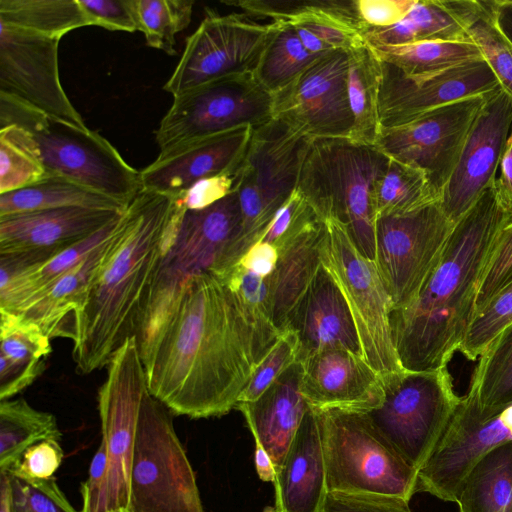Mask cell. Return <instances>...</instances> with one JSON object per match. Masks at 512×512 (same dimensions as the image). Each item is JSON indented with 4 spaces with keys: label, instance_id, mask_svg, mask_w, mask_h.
I'll return each mask as SVG.
<instances>
[{
    "label": "cell",
    "instance_id": "6da1fadb",
    "mask_svg": "<svg viewBox=\"0 0 512 512\" xmlns=\"http://www.w3.org/2000/svg\"><path fill=\"white\" fill-rule=\"evenodd\" d=\"M140 355L151 395L173 415L193 419L236 408L255 370L249 332L212 273L184 283Z\"/></svg>",
    "mask_w": 512,
    "mask_h": 512
},
{
    "label": "cell",
    "instance_id": "7a4b0ae2",
    "mask_svg": "<svg viewBox=\"0 0 512 512\" xmlns=\"http://www.w3.org/2000/svg\"><path fill=\"white\" fill-rule=\"evenodd\" d=\"M182 209L176 197L142 189L122 214L74 320L79 373L107 366L128 338L137 337Z\"/></svg>",
    "mask_w": 512,
    "mask_h": 512
},
{
    "label": "cell",
    "instance_id": "3957f363",
    "mask_svg": "<svg viewBox=\"0 0 512 512\" xmlns=\"http://www.w3.org/2000/svg\"><path fill=\"white\" fill-rule=\"evenodd\" d=\"M511 216L500 206L494 185L488 188L455 224L414 302L391 311L392 340L405 370L447 367L459 350L474 317L479 284L495 238Z\"/></svg>",
    "mask_w": 512,
    "mask_h": 512
},
{
    "label": "cell",
    "instance_id": "277c9868",
    "mask_svg": "<svg viewBox=\"0 0 512 512\" xmlns=\"http://www.w3.org/2000/svg\"><path fill=\"white\" fill-rule=\"evenodd\" d=\"M390 158L375 145L350 138H314L306 148L297 189L323 221L347 229L359 251L376 256L373 189Z\"/></svg>",
    "mask_w": 512,
    "mask_h": 512
},
{
    "label": "cell",
    "instance_id": "5b68a950",
    "mask_svg": "<svg viewBox=\"0 0 512 512\" xmlns=\"http://www.w3.org/2000/svg\"><path fill=\"white\" fill-rule=\"evenodd\" d=\"M21 129L48 175L59 176L125 206L142 190L140 172L98 132L54 118L0 92V128Z\"/></svg>",
    "mask_w": 512,
    "mask_h": 512
},
{
    "label": "cell",
    "instance_id": "8992f818",
    "mask_svg": "<svg viewBox=\"0 0 512 512\" xmlns=\"http://www.w3.org/2000/svg\"><path fill=\"white\" fill-rule=\"evenodd\" d=\"M328 492L377 494L410 501L418 472L376 429L365 412L316 409Z\"/></svg>",
    "mask_w": 512,
    "mask_h": 512
},
{
    "label": "cell",
    "instance_id": "52a82bcc",
    "mask_svg": "<svg viewBox=\"0 0 512 512\" xmlns=\"http://www.w3.org/2000/svg\"><path fill=\"white\" fill-rule=\"evenodd\" d=\"M241 225L235 189L203 209L191 210L183 206L175 237L162 258L136 337L139 351L153 338L188 279L221 272Z\"/></svg>",
    "mask_w": 512,
    "mask_h": 512
},
{
    "label": "cell",
    "instance_id": "ba28073f",
    "mask_svg": "<svg viewBox=\"0 0 512 512\" xmlns=\"http://www.w3.org/2000/svg\"><path fill=\"white\" fill-rule=\"evenodd\" d=\"M309 140L273 118L253 128L235 185L241 231L227 254L224 273L259 240L276 211L297 188Z\"/></svg>",
    "mask_w": 512,
    "mask_h": 512
},
{
    "label": "cell",
    "instance_id": "9c48e42d",
    "mask_svg": "<svg viewBox=\"0 0 512 512\" xmlns=\"http://www.w3.org/2000/svg\"><path fill=\"white\" fill-rule=\"evenodd\" d=\"M383 376L382 404L365 412L372 424L417 472L444 434L461 397L447 367Z\"/></svg>",
    "mask_w": 512,
    "mask_h": 512
},
{
    "label": "cell",
    "instance_id": "30bf717a",
    "mask_svg": "<svg viewBox=\"0 0 512 512\" xmlns=\"http://www.w3.org/2000/svg\"><path fill=\"white\" fill-rule=\"evenodd\" d=\"M172 416L148 389L136 427L128 504L131 512H204L195 473Z\"/></svg>",
    "mask_w": 512,
    "mask_h": 512
},
{
    "label": "cell",
    "instance_id": "8fae6325",
    "mask_svg": "<svg viewBox=\"0 0 512 512\" xmlns=\"http://www.w3.org/2000/svg\"><path fill=\"white\" fill-rule=\"evenodd\" d=\"M324 222L321 262L348 303L365 360L381 375L404 370L391 335L393 303L376 262L359 251L345 226L334 220Z\"/></svg>",
    "mask_w": 512,
    "mask_h": 512
},
{
    "label": "cell",
    "instance_id": "7c38bea8",
    "mask_svg": "<svg viewBox=\"0 0 512 512\" xmlns=\"http://www.w3.org/2000/svg\"><path fill=\"white\" fill-rule=\"evenodd\" d=\"M272 119V94L255 76L224 77L174 97L155 133L159 154L242 126Z\"/></svg>",
    "mask_w": 512,
    "mask_h": 512
},
{
    "label": "cell",
    "instance_id": "4fadbf2b",
    "mask_svg": "<svg viewBox=\"0 0 512 512\" xmlns=\"http://www.w3.org/2000/svg\"><path fill=\"white\" fill-rule=\"evenodd\" d=\"M107 366L98 391V411L108 466L95 512L128 507L137 420L148 391L135 336L125 341Z\"/></svg>",
    "mask_w": 512,
    "mask_h": 512
},
{
    "label": "cell",
    "instance_id": "5bb4252c",
    "mask_svg": "<svg viewBox=\"0 0 512 512\" xmlns=\"http://www.w3.org/2000/svg\"><path fill=\"white\" fill-rule=\"evenodd\" d=\"M279 25L245 13L208 12L186 39L182 56L163 89L173 97L209 82L255 73Z\"/></svg>",
    "mask_w": 512,
    "mask_h": 512
},
{
    "label": "cell",
    "instance_id": "9a60e30c",
    "mask_svg": "<svg viewBox=\"0 0 512 512\" xmlns=\"http://www.w3.org/2000/svg\"><path fill=\"white\" fill-rule=\"evenodd\" d=\"M454 226L439 201L410 213L377 218L375 262L393 310L405 308L417 298Z\"/></svg>",
    "mask_w": 512,
    "mask_h": 512
},
{
    "label": "cell",
    "instance_id": "2e32d148",
    "mask_svg": "<svg viewBox=\"0 0 512 512\" xmlns=\"http://www.w3.org/2000/svg\"><path fill=\"white\" fill-rule=\"evenodd\" d=\"M512 442V402L481 409L474 394L461 397L444 434L418 471L416 493L457 502L463 483L475 464L491 450Z\"/></svg>",
    "mask_w": 512,
    "mask_h": 512
},
{
    "label": "cell",
    "instance_id": "e0dca14e",
    "mask_svg": "<svg viewBox=\"0 0 512 512\" xmlns=\"http://www.w3.org/2000/svg\"><path fill=\"white\" fill-rule=\"evenodd\" d=\"M490 93L445 104L403 125L381 127L375 146L388 157L424 171L440 200L471 125Z\"/></svg>",
    "mask_w": 512,
    "mask_h": 512
},
{
    "label": "cell",
    "instance_id": "ac0fdd59",
    "mask_svg": "<svg viewBox=\"0 0 512 512\" xmlns=\"http://www.w3.org/2000/svg\"><path fill=\"white\" fill-rule=\"evenodd\" d=\"M348 54L321 55L272 94V118L306 137L349 138L353 118L347 93Z\"/></svg>",
    "mask_w": 512,
    "mask_h": 512
},
{
    "label": "cell",
    "instance_id": "d6986e66",
    "mask_svg": "<svg viewBox=\"0 0 512 512\" xmlns=\"http://www.w3.org/2000/svg\"><path fill=\"white\" fill-rule=\"evenodd\" d=\"M60 39L0 22V92L87 129L60 82Z\"/></svg>",
    "mask_w": 512,
    "mask_h": 512
},
{
    "label": "cell",
    "instance_id": "ffe728a7",
    "mask_svg": "<svg viewBox=\"0 0 512 512\" xmlns=\"http://www.w3.org/2000/svg\"><path fill=\"white\" fill-rule=\"evenodd\" d=\"M512 130V96L501 86L492 91L477 113L458 161L441 196L440 206L456 224L496 180Z\"/></svg>",
    "mask_w": 512,
    "mask_h": 512
},
{
    "label": "cell",
    "instance_id": "44dd1931",
    "mask_svg": "<svg viewBox=\"0 0 512 512\" xmlns=\"http://www.w3.org/2000/svg\"><path fill=\"white\" fill-rule=\"evenodd\" d=\"M380 65L379 116L381 126L386 128L409 123L445 104L485 95L501 86L483 58L428 75H408L381 60Z\"/></svg>",
    "mask_w": 512,
    "mask_h": 512
},
{
    "label": "cell",
    "instance_id": "7402d4cb",
    "mask_svg": "<svg viewBox=\"0 0 512 512\" xmlns=\"http://www.w3.org/2000/svg\"><path fill=\"white\" fill-rule=\"evenodd\" d=\"M252 131L246 125L158 154L140 171L142 189L177 197L203 179L238 172Z\"/></svg>",
    "mask_w": 512,
    "mask_h": 512
},
{
    "label": "cell",
    "instance_id": "603a6c76",
    "mask_svg": "<svg viewBox=\"0 0 512 512\" xmlns=\"http://www.w3.org/2000/svg\"><path fill=\"white\" fill-rule=\"evenodd\" d=\"M122 213L71 207L0 217V254H19L30 266L41 263Z\"/></svg>",
    "mask_w": 512,
    "mask_h": 512
},
{
    "label": "cell",
    "instance_id": "cb8c5ba5",
    "mask_svg": "<svg viewBox=\"0 0 512 512\" xmlns=\"http://www.w3.org/2000/svg\"><path fill=\"white\" fill-rule=\"evenodd\" d=\"M301 391L310 407L368 412L384 400L383 376L365 358L330 348L303 361Z\"/></svg>",
    "mask_w": 512,
    "mask_h": 512
},
{
    "label": "cell",
    "instance_id": "d4e9b609",
    "mask_svg": "<svg viewBox=\"0 0 512 512\" xmlns=\"http://www.w3.org/2000/svg\"><path fill=\"white\" fill-rule=\"evenodd\" d=\"M285 330L296 335L297 361L330 348L345 349L364 358L348 303L338 283L322 263L289 313Z\"/></svg>",
    "mask_w": 512,
    "mask_h": 512
},
{
    "label": "cell",
    "instance_id": "484cf974",
    "mask_svg": "<svg viewBox=\"0 0 512 512\" xmlns=\"http://www.w3.org/2000/svg\"><path fill=\"white\" fill-rule=\"evenodd\" d=\"M275 512H321L327 491L319 415L309 407L275 473Z\"/></svg>",
    "mask_w": 512,
    "mask_h": 512
},
{
    "label": "cell",
    "instance_id": "4316f807",
    "mask_svg": "<svg viewBox=\"0 0 512 512\" xmlns=\"http://www.w3.org/2000/svg\"><path fill=\"white\" fill-rule=\"evenodd\" d=\"M302 375V363L296 361L259 398L236 405L255 444L261 445L270 456L275 473L310 407L301 391Z\"/></svg>",
    "mask_w": 512,
    "mask_h": 512
},
{
    "label": "cell",
    "instance_id": "83f0119b",
    "mask_svg": "<svg viewBox=\"0 0 512 512\" xmlns=\"http://www.w3.org/2000/svg\"><path fill=\"white\" fill-rule=\"evenodd\" d=\"M325 222L318 215L290 238L276 246L279 257L267 277L273 321L282 333L287 317L303 295L321 265Z\"/></svg>",
    "mask_w": 512,
    "mask_h": 512
},
{
    "label": "cell",
    "instance_id": "f1b7e54d",
    "mask_svg": "<svg viewBox=\"0 0 512 512\" xmlns=\"http://www.w3.org/2000/svg\"><path fill=\"white\" fill-rule=\"evenodd\" d=\"M480 9L479 0H416L400 22L386 28H368L364 38L370 45L471 41L467 31Z\"/></svg>",
    "mask_w": 512,
    "mask_h": 512
},
{
    "label": "cell",
    "instance_id": "f546056e",
    "mask_svg": "<svg viewBox=\"0 0 512 512\" xmlns=\"http://www.w3.org/2000/svg\"><path fill=\"white\" fill-rule=\"evenodd\" d=\"M112 237L53 284L11 313L36 324L50 339H72L75 317L86 301L94 273Z\"/></svg>",
    "mask_w": 512,
    "mask_h": 512
},
{
    "label": "cell",
    "instance_id": "4dcf8cb0",
    "mask_svg": "<svg viewBox=\"0 0 512 512\" xmlns=\"http://www.w3.org/2000/svg\"><path fill=\"white\" fill-rule=\"evenodd\" d=\"M122 214L93 235L65 248L46 261L20 270L8 281L0 284V310L15 312L25 302L82 262L114 235L120 225Z\"/></svg>",
    "mask_w": 512,
    "mask_h": 512
},
{
    "label": "cell",
    "instance_id": "1f68e13d",
    "mask_svg": "<svg viewBox=\"0 0 512 512\" xmlns=\"http://www.w3.org/2000/svg\"><path fill=\"white\" fill-rule=\"evenodd\" d=\"M223 3L239 7L255 19H268L280 26L330 25L363 36L367 29L359 18L355 0H239Z\"/></svg>",
    "mask_w": 512,
    "mask_h": 512
},
{
    "label": "cell",
    "instance_id": "d6a6232c",
    "mask_svg": "<svg viewBox=\"0 0 512 512\" xmlns=\"http://www.w3.org/2000/svg\"><path fill=\"white\" fill-rule=\"evenodd\" d=\"M218 278L229 290L249 332L256 369L282 335L273 321L267 279L247 271L239 264Z\"/></svg>",
    "mask_w": 512,
    "mask_h": 512
},
{
    "label": "cell",
    "instance_id": "836d02e7",
    "mask_svg": "<svg viewBox=\"0 0 512 512\" xmlns=\"http://www.w3.org/2000/svg\"><path fill=\"white\" fill-rule=\"evenodd\" d=\"M347 54V93L353 118L349 138L375 145L382 127L379 116L380 60L366 41Z\"/></svg>",
    "mask_w": 512,
    "mask_h": 512
},
{
    "label": "cell",
    "instance_id": "e575fe53",
    "mask_svg": "<svg viewBox=\"0 0 512 512\" xmlns=\"http://www.w3.org/2000/svg\"><path fill=\"white\" fill-rule=\"evenodd\" d=\"M124 212L127 206L68 179L48 175L22 189L0 194V217L59 208Z\"/></svg>",
    "mask_w": 512,
    "mask_h": 512
},
{
    "label": "cell",
    "instance_id": "d590c367",
    "mask_svg": "<svg viewBox=\"0 0 512 512\" xmlns=\"http://www.w3.org/2000/svg\"><path fill=\"white\" fill-rule=\"evenodd\" d=\"M459 512H512V442L485 454L466 477Z\"/></svg>",
    "mask_w": 512,
    "mask_h": 512
},
{
    "label": "cell",
    "instance_id": "8d00e7d4",
    "mask_svg": "<svg viewBox=\"0 0 512 512\" xmlns=\"http://www.w3.org/2000/svg\"><path fill=\"white\" fill-rule=\"evenodd\" d=\"M61 438L53 414L33 408L22 398L0 402V471H7L32 444Z\"/></svg>",
    "mask_w": 512,
    "mask_h": 512
},
{
    "label": "cell",
    "instance_id": "74e56055",
    "mask_svg": "<svg viewBox=\"0 0 512 512\" xmlns=\"http://www.w3.org/2000/svg\"><path fill=\"white\" fill-rule=\"evenodd\" d=\"M368 44V43H367ZM375 55L408 75H428L483 58L472 41L370 45Z\"/></svg>",
    "mask_w": 512,
    "mask_h": 512
},
{
    "label": "cell",
    "instance_id": "f35d334b",
    "mask_svg": "<svg viewBox=\"0 0 512 512\" xmlns=\"http://www.w3.org/2000/svg\"><path fill=\"white\" fill-rule=\"evenodd\" d=\"M438 201L424 171L392 158L373 189L377 218L410 213Z\"/></svg>",
    "mask_w": 512,
    "mask_h": 512
},
{
    "label": "cell",
    "instance_id": "ab89813d",
    "mask_svg": "<svg viewBox=\"0 0 512 512\" xmlns=\"http://www.w3.org/2000/svg\"><path fill=\"white\" fill-rule=\"evenodd\" d=\"M0 22L58 38L92 26L78 0H0Z\"/></svg>",
    "mask_w": 512,
    "mask_h": 512
},
{
    "label": "cell",
    "instance_id": "60d3db41",
    "mask_svg": "<svg viewBox=\"0 0 512 512\" xmlns=\"http://www.w3.org/2000/svg\"><path fill=\"white\" fill-rule=\"evenodd\" d=\"M469 391L483 410L512 402V322L480 355Z\"/></svg>",
    "mask_w": 512,
    "mask_h": 512
},
{
    "label": "cell",
    "instance_id": "b9f144b4",
    "mask_svg": "<svg viewBox=\"0 0 512 512\" xmlns=\"http://www.w3.org/2000/svg\"><path fill=\"white\" fill-rule=\"evenodd\" d=\"M321 55L306 50L292 27L279 25L261 58L255 76L273 94L294 80Z\"/></svg>",
    "mask_w": 512,
    "mask_h": 512
},
{
    "label": "cell",
    "instance_id": "7bdbcfd3",
    "mask_svg": "<svg viewBox=\"0 0 512 512\" xmlns=\"http://www.w3.org/2000/svg\"><path fill=\"white\" fill-rule=\"evenodd\" d=\"M138 31L147 45L175 55L176 36L192 19L193 0H133Z\"/></svg>",
    "mask_w": 512,
    "mask_h": 512
},
{
    "label": "cell",
    "instance_id": "ee69618b",
    "mask_svg": "<svg viewBox=\"0 0 512 512\" xmlns=\"http://www.w3.org/2000/svg\"><path fill=\"white\" fill-rule=\"evenodd\" d=\"M48 176L13 125L0 128V194L30 186Z\"/></svg>",
    "mask_w": 512,
    "mask_h": 512
},
{
    "label": "cell",
    "instance_id": "f6af8a7d",
    "mask_svg": "<svg viewBox=\"0 0 512 512\" xmlns=\"http://www.w3.org/2000/svg\"><path fill=\"white\" fill-rule=\"evenodd\" d=\"M0 358L15 364L45 362L50 338L34 323L0 310Z\"/></svg>",
    "mask_w": 512,
    "mask_h": 512
},
{
    "label": "cell",
    "instance_id": "bcb514c9",
    "mask_svg": "<svg viewBox=\"0 0 512 512\" xmlns=\"http://www.w3.org/2000/svg\"><path fill=\"white\" fill-rule=\"evenodd\" d=\"M512 322V281L474 315L459 351L471 361L480 357L491 341Z\"/></svg>",
    "mask_w": 512,
    "mask_h": 512
},
{
    "label": "cell",
    "instance_id": "7dc6e473",
    "mask_svg": "<svg viewBox=\"0 0 512 512\" xmlns=\"http://www.w3.org/2000/svg\"><path fill=\"white\" fill-rule=\"evenodd\" d=\"M480 1V12L468 29V36L478 47L501 87L512 96V47L495 27L486 0Z\"/></svg>",
    "mask_w": 512,
    "mask_h": 512
},
{
    "label": "cell",
    "instance_id": "c3c4849f",
    "mask_svg": "<svg viewBox=\"0 0 512 512\" xmlns=\"http://www.w3.org/2000/svg\"><path fill=\"white\" fill-rule=\"evenodd\" d=\"M8 475L12 512H80L69 502L54 477L26 479Z\"/></svg>",
    "mask_w": 512,
    "mask_h": 512
},
{
    "label": "cell",
    "instance_id": "681fc988",
    "mask_svg": "<svg viewBox=\"0 0 512 512\" xmlns=\"http://www.w3.org/2000/svg\"><path fill=\"white\" fill-rule=\"evenodd\" d=\"M511 281L512 216L502 225L495 238L479 284L474 315L479 313Z\"/></svg>",
    "mask_w": 512,
    "mask_h": 512
},
{
    "label": "cell",
    "instance_id": "f907efd6",
    "mask_svg": "<svg viewBox=\"0 0 512 512\" xmlns=\"http://www.w3.org/2000/svg\"><path fill=\"white\" fill-rule=\"evenodd\" d=\"M296 335L285 330L271 351L254 370L251 379L239 397V402H251L261 394L293 363L297 361Z\"/></svg>",
    "mask_w": 512,
    "mask_h": 512
},
{
    "label": "cell",
    "instance_id": "816d5d0a",
    "mask_svg": "<svg viewBox=\"0 0 512 512\" xmlns=\"http://www.w3.org/2000/svg\"><path fill=\"white\" fill-rule=\"evenodd\" d=\"M63 457L60 441L42 440L29 446L6 472L26 479H49L54 477Z\"/></svg>",
    "mask_w": 512,
    "mask_h": 512
},
{
    "label": "cell",
    "instance_id": "f5cc1de1",
    "mask_svg": "<svg viewBox=\"0 0 512 512\" xmlns=\"http://www.w3.org/2000/svg\"><path fill=\"white\" fill-rule=\"evenodd\" d=\"M321 512H412L409 501L377 494L328 492Z\"/></svg>",
    "mask_w": 512,
    "mask_h": 512
},
{
    "label": "cell",
    "instance_id": "db71d44e",
    "mask_svg": "<svg viewBox=\"0 0 512 512\" xmlns=\"http://www.w3.org/2000/svg\"><path fill=\"white\" fill-rule=\"evenodd\" d=\"M94 26L113 31H138L133 0H78Z\"/></svg>",
    "mask_w": 512,
    "mask_h": 512
},
{
    "label": "cell",
    "instance_id": "11a10c76",
    "mask_svg": "<svg viewBox=\"0 0 512 512\" xmlns=\"http://www.w3.org/2000/svg\"><path fill=\"white\" fill-rule=\"evenodd\" d=\"M236 178L237 172L206 178L199 181L176 198L186 209H203L218 202L234 191Z\"/></svg>",
    "mask_w": 512,
    "mask_h": 512
},
{
    "label": "cell",
    "instance_id": "9f6ffc18",
    "mask_svg": "<svg viewBox=\"0 0 512 512\" xmlns=\"http://www.w3.org/2000/svg\"><path fill=\"white\" fill-rule=\"evenodd\" d=\"M359 18L368 28H386L406 17L416 0H355Z\"/></svg>",
    "mask_w": 512,
    "mask_h": 512
},
{
    "label": "cell",
    "instance_id": "6f0895ef",
    "mask_svg": "<svg viewBox=\"0 0 512 512\" xmlns=\"http://www.w3.org/2000/svg\"><path fill=\"white\" fill-rule=\"evenodd\" d=\"M45 362L15 364L0 358V400L10 399L31 385L44 371Z\"/></svg>",
    "mask_w": 512,
    "mask_h": 512
},
{
    "label": "cell",
    "instance_id": "680465c9",
    "mask_svg": "<svg viewBox=\"0 0 512 512\" xmlns=\"http://www.w3.org/2000/svg\"><path fill=\"white\" fill-rule=\"evenodd\" d=\"M279 253L275 245L257 241L242 256L237 264L261 277H269L275 270Z\"/></svg>",
    "mask_w": 512,
    "mask_h": 512
},
{
    "label": "cell",
    "instance_id": "91938a15",
    "mask_svg": "<svg viewBox=\"0 0 512 512\" xmlns=\"http://www.w3.org/2000/svg\"><path fill=\"white\" fill-rule=\"evenodd\" d=\"M499 165L501 171L494 183L495 193L500 206L512 214V130Z\"/></svg>",
    "mask_w": 512,
    "mask_h": 512
},
{
    "label": "cell",
    "instance_id": "94428289",
    "mask_svg": "<svg viewBox=\"0 0 512 512\" xmlns=\"http://www.w3.org/2000/svg\"><path fill=\"white\" fill-rule=\"evenodd\" d=\"M491 19L512 47V0H486Z\"/></svg>",
    "mask_w": 512,
    "mask_h": 512
},
{
    "label": "cell",
    "instance_id": "6125c7cd",
    "mask_svg": "<svg viewBox=\"0 0 512 512\" xmlns=\"http://www.w3.org/2000/svg\"><path fill=\"white\" fill-rule=\"evenodd\" d=\"M292 28L299 37L302 45L309 52L321 55L334 51L307 28L303 26H293Z\"/></svg>",
    "mask_w": 512,
    "mask_h": 512
},
{
    "label": "cell",
    "instance_id": "be15d7a7",
    "mask_svg": "<svg viewBox=\"0 0 512 512\" xmlns=\"http://www.w3.org/2000/svg\"><path fill=\"white\" fill-rule=\"evenodd\" d=\"M254 461L259 478L265 482H273L275 479V469L272 460L259 444H256L255 447Z\"/></svg>",
    "mask_w": 512,
    "mask_h": 512
},
{
    "label": "cell",
    "instance_id": "e7e4bbea",
    "mask_svg": "<svg viewBox=\"0 0 512 512\" xmlns=\"http://www.w3.org/2000/svg\"><path fill=\"white\" fill-rule=\"evenodd\" d=\"M0 512H12L11 485L5 471H0Z\"/></svg>",
    "mask_w": 512,
    "mask_h": 512
},
{
    "label": "cell",
    "instance_id": "03108f58",
    "mask_svg": "<svg viewBox=\"0 0 512 512\" xmlns=\"http://www.w3.org/2000/svg\"><path fill=\"white\" fill-rule=\"evenodd\" d=\"M108 512H131L128 507H121V508H117L115 510H110Z\"/></svg>",
    "mask_w": 512,
    "mask_h": 512
},
{
    "label": "cell",
    "instance_id": "003e7915",
    "mask_svg": "<svg viewBox=\"0 0 512 512\" xmlns=\"http://www.w3.org/2000/svg\"><path fill=\"white\" fill-rule=\"evenodd\" d=\"M264 512H275L273 507H267L265 508Z\"/></svg>",
    "mask_w": 512,
    "mask_h": 512
}]
</instances>
